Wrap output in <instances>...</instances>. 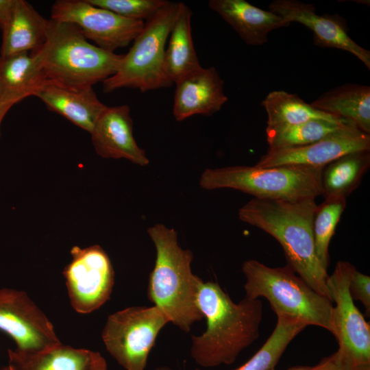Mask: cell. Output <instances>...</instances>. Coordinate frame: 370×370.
<instances>
[{
	"label": "cell",
	"instance_id": "obj_1",
	"mask_svg": "<svg viewBox=\"0 0 370 370\" xmlns=\"http://www.w3.org/2000/svg\"><path fill=\"white\" fill-rule=\"evenodd\" d=\"M197 304L207 325L203 334L192 336L190 356L199 366L231 365L259 337L263 314L260 298L245 297L235 303L218 283L203 282Z\"/></svg>",
	"mask_w": 370,
	"mask_h": 370
},
{
	"label": "cell",
	"instance_id": "obj_2",
	"mask_svg": "<svg viewBox=\"0 0 370 370\" xmlns=\"http://www.w3.org/2000/svg\"><path fill=\"white\" fill-rule=\"evenodd\" d=\"M315 199L297 201L253 198L238 210L241 221L272 236L281 245L288 265L316 292L332 300L328 274L315 251Z\"/></svg>",
	"mask_w": 370,
	"mask_h": 370
},
{
	"label": "cell",
	"instance_id": "obj_3",
	"mask_svg": "<svg viewBox=\"0 0 370 370\" xmlns=\"http://www.w3.org/2000/svg\"><path fill=\"white\" fill-rule=\"evenodd\" d=\"M147 232L156 251L155 265L149 278L147 298L165 313L170 323L189 332L195 323L204 319L197 304L204 281L192 272L193 254L179 245L177 232L173 228L156 223Z\"/></svg>",
	"mask_w": 370,
	"mask_h": 370
},
{
	"label": "cell",
	"instance_id": "obj_4",
	"mask_svg": "<svg viewBox=\"0 0 370 370\" xmlns=\"http://www.w3.org/2000/svg\"><path fill=\"white\" fill-rule=\"evenodd\" d=\"M32 53L48 79L74 88L103 82L116 73L123 56L91 44L75 24L51 18L45 42Z\"/></svg>",
	"mask_w": 370,
	"mask_h": 370
},
{
	"label": "cell",
	"instance_id": "obj_5",
	"mask_svg": "<svg viewBox=\"0 0 370 370\" xmlns=\"http://www.w3.org/2000/svg\"><path fill=\"white\" fill-rule=\"evenodd\" d=\"M245 297H264L273 312L332 332V301L316 292L288 265L270 267L254 259L245 261Z\"/></svg>",
	"mask_w": 370,
	"mask_h": 370
},
{
	"label": "cell",
	"instance_id": "obj_6",
	"mask_svg": "<svg viewBox=\"0 0 370 370\" xmlns=\"http://www.w3.org/2000/svg\"><path fill=\"white\" fill-rule=\"evenodd\" d=\"M323 169L302 165L207 168L199 185L207 190L234 189L261 199H315L321 195Z\"/></svg>",
	"mask_w": 370,
	"mask_h": 370
},
{
	"label": "cell",
	"instance_id": "obj_7",
	"mask_svg": "<svg viewBox=\"0 0 370 370\" xmlns=\"http://www.w3.org/2000/svg\"><path fill=\"white\" fill-rule=\"evenodd\" d=\"M179 8L180 2L168 1L147 20L129 51L123 55L116 73L103 82V92L122 88L146 92L172 85L164 70V53Z\"/></svg>",
	"mask_w": 370,
	"mask_h": 370
},
{
	"label": "cell",
	"instance_id": "obj_8",
	"mask_svg": "<svg viewBox=\"0 0 370 370\" xmlns=\"http://www.w3.org/2000/svg\"><path fill=\"white\" fill-rule=\"evenodd\" d=\"M170 323L158 306H131L107 318L101 338L107 351L126 370H145L157 336Z\"/></svg>",
	"mask_w": 370,
	"mask_h": 370
},
{
	"label": "cell",
	"instance_id": "obj_9",
	"mask_svg": "<svg viewBox=\"0 0 370 370\" xmlns=\"http://www.w3.org/2000/svg\"><path fill=\"white\" fill-rule=\"evenodd\" d=\"M355 267L338 261L327 279L333 306L332 334L337 340L335 355L346 370H370V326L354 304L349 283Z\"/></svg>",
	"mask_w": 370,
	"mask_h": 370
},
{
	"label": "cell",
	"instance_id": "obj_10",
	"mask_svg": "<svg viewBox=\"0 0 370 370\" xmlns=\"http://www.w3.org/2000/svg\"><path fill=\"white\" fill-rule=\"evenodd\" d=\"M72 260L64 269L68 295L73 308L88 314L110 299L114 271L106 252L98 245L71 249Z\"/></svg>",
	"mask_w": 370,
	"mask_h": 370
},
{
	"label": "cell",
	"instance_id": "obj_11",
	"mask_svg": "<svg viewBox=\"0 0 370 370\" xmlns=\"http://www.w3.org/2000/svg\"><path fill=\"white\" fill-rule=\"evenodd\" d=\"M51 18L77 25L87 40L114 53L127 47L144 27L143 21L129 19L87 0H58L51 7Z\"/></svg>",
	"mask_w": 370,
	"mask_h": 370
},
{
	"label": "cell",
	"instance_id": "obj_12",
	"mask_svg": "<svg viewBox=\"0 0 370 370\" xmlns=\"http://www.w3.org/2000/svg\"><path fill=\"white\" fill-rule=\"evenodd\" d=\"M0 330L22 350L38 351L61 343L45 313L25 292L14 288H0Z\"/></svg>",
	"mask_w": 370,
	"mask_h": 370
},
{
	"label": "cell",
	"instance_id": "obj_13",
	"mask_svg": "<svg viewBox=\"0 0 370 370\" xmlns=\"http://www.w3.org/2000/svg\"><path fill=\"white\" fill-rule=\"evenodd\" d=\"M362 150H370V134L349 124L306 145L269 149L255 165L260 167L302 165L323 168L345 154Z\"/></svg>",
	"mask_w": 370,
	"mask_h": 370
},
{
	"label": "cell",
	"instance_id": "obj_14",
	"mask_svg": "<svg viewBox=\"0 0 370 370\" xmlns=\"http://www.w3.org/2000/svg\"><path fill=\"white\" fill-rule=\"evenodd\" d=\"M269 10L290 23L297 22L310 29L314 45L347 51L370 69V51L351 38L339 19L320 16L313 5L297 0H275Z\"/></svg>",
	"mask_w": 370,
	"mask_h": 370
},
{
	"label": "cell",
	"instance_id": "obj_15",
	"mask_svg": "<svg viewBox=\"0 0 370 370\" xmlns=\"http://www.w3.org/2000/svg\"><path fill=\"white\" fill-rule=\"evenodd\" d=\"M90 134L96 153L103 158H123L143 166L149 163L145 151L134 137L127 105L106 106Z\"/></svg>",
	"mask_w": 370,
	"mask_h": 370
},
{
	"label": "cell",
	"instance_id": "obj_16",
	"mask_svg": "<svg viewBox=\"0 0 370 370\" xmlns=\"http://www.w3.org/2000/svg\"><path fill=\"white\" fill-rule=\"evenodd\" d=\"M175 84L173 114L177 121L195 114L212 115L227 101L224 82L214 66L201 67Z\"/></svg>",
	"mask_w": 370,
	"mask_h": 370
},
{
	"label": "cell",
	"instance_id": "obj_17",
	"mask_svg": "<svg viewBox=\"0 0 370 370\" xmlns=\"http://www.w3.org/2000/svg\"><path fill=\"white\" fill-rule=\"evenodd\" d=\"M35 96L49 110L62 115L89 134L106 107L97 98L92 87L74 88L48 79Z\"/></svg>",
	"mask_w": 370,
	"mask_h": 370
},
{
	"label": "cell",
	"instance_id": "obj_18",
	"mask_svg": "<svg viewBox=\"0 0 370 370\" xmlns=\"http://www.w3.org/2000/svg\"><path fill=\"white\" fill-rule=\"evenodd\" d=\"M208 6L251 45L266 43L270 32L291 24L280 16L245 0H210Z\"/></svg>",
	"mask_w": 370,
	"mask_h": 370
},
{
	"label": "cell",
	"instance_id": "obj_19",
	"mask_svg": "<svg viewBox=\"0 0 370 370\" xmlns=\"http://www.w3.org/2000/svg\"><path fill=\"white\" fill-rule=\"evenodd\" d=\"M48 19L27 1L14 0L3 27L0 56L33 52L45 42Z\"/></svg>",
	"mask_w": 370,
	"mask_h": 370
},
{
	"label": "cell",
	"instance_id": "obj_20",
	"mask_svg": "<svg viewBox=\"0 0 370 370\" xmlns=\"http://www.w3.org/2000/svg\"><path fill=\"white\" fill-rule=\"evenodd\" d=\"M47 79L36 56L29 52L0 56V99L18 103Z\"/></svg>",
	"mask_w": 370,
	"mask_h": 370
},
{
	"label": "cell",
	"instance_id": "obj_21",
	"mask_svg": "<svg viewBox=\"0 0 370 370\" xmlns=\"http://www.w3.org/2000/svg\"><path fill=\"white\" fill-rule=\"evenodd\" d=\"M92 351L58 344L38 351L9 349L8 370H91Z\"/></svg>",
	"mask_w": 370,
	"mask_h": 370
},
{
	"label": "cell",
	"instance_id": "obj_22",
	"mask_svg": "<svg viewBox=\"0 0 370 370\" xmlns=\"http://www.w3.org/2000/svg\"><path fill=\"white\" fill-rule=\"evenodd\" d=\"M191 9L180 2L178 13L171 29L164 53V70L173 84L202 67L192 36Z\"/></svg>",
	"mask_w": 370,
	"mask_h": 370
},
{
	"label": "cell",
	"instance_id": "obj_23",
	"mask_svg": "<svg viewBox=\"0 0 370 370\" xmlns=\"http://www.w3.org/2000/svg\"><path fill=\"white\" fill-rule=\"evenodd\" d=\"M314 108L346 120L370 134V87L345 84L325 92L312 101Z\"/></svg>",
	"mask_w": 370,
	"mask_h": 370
},
{
	"label": "cell",
	"instance_id": "obj_24",
	"mask_svg": "<svg viewBox=\"0 0 370 370\" xmlns=\"http://www.w3.org/2000/svg\"><path fill=\"white\" fill-rule=\"evenodd\" d=\"M370 166V150L345 154L323 167L321 195L347 198L360 185Z\"/></svg>",
	"mask_w": 370,
	"mask_h": 370
},
{
	"label": "cell",
	"instance_id": "obj_25",
	"mask_svg": "<svg viewBox=\"0 0 370 370\" xmlns=\"http://www.w3.org/2000/svg\"><path fill=\"white\" fill-rule=\"evenodd\" d=\"M267 114L266 130L299 124L310 120L322 119L334 122L347 121L318 110L297 95L274 90L262 101Z\"/></svg>",
	"mask_w": 370,
	"mask_h": 370
},
{
	"label": "cell",
	"instance_id": "obj_26",
	"mask_svg": "<svg viewBox=\"0 0 370 370\" xmlns=\"http://www.w3.org/2000/svg\"><path fill=\"white\" fill-rule=\"evenodd\" d=\"M277 317L273 332L260 349L243 365L233 370H272L288 344L308 326L305 321L299 319L285 315Z\"/></svg>",
	"mask_w": 370,
	"mask_h": 370
},
{
	"label": "cell",
	"instance_id": "obj_27",
	"mask_svg": "<svg viewBox=\"0 0 370 370\" xmlns=\"http://www.w3.org/2000/svg\"><path fill=\"white\" fill-rule=\"evenodd\" d=\"M349 121L334 122L322 119L310 120L299 124L266 130L269 149L291 148L306 145L338 130ZM355 126V125H354Z\"/></svg>",
	"mask_w": 370,
	"mask_h": 370
},
{
	"label": "cell",
	"instance_id": "obj_28",
	"mask_svg": "<svg viewBox=\"0 0 370 370\" xmlns=\"http://www.w3.org/2000/svg\"><path fill=\"white\" fill-rule=\"evenodd\" d=\"M345 207V198H328L317 205L315 210L313 219L315 251L321 266L326 271L330 263V241Z\"/></svg>",
	"mask_w": 370,
	"mask_h": 370
},
{
	"label": "cell",
	"instance_id": "obj_29",
	"mask_svg": "<svg viewBox=\"0 0 370 370\" xmlns=\"http://www.w3.org/2000/svg\"><path fill=\"white\" fill-rule=\"evenodd\" d=\"M90 4L108 10L123 17L143 21L148 20L158 12L166 0H87Z\"/></svg>",
	"mask_w": 370,
	"mask_h": 370
},
{
	"label": "cell",
	"instance_id": "obj_30",
	"mask_svg": "<svg viewBox=\"0 0 370 370\" xmlns=\"http://www.w3.org/2000/svg\"><path fill=\"white\" fill-rule=\"evenodd\" d=\"M349 291L354 300L360 301L365 308L367 313L370 312V278L355 269L350 277Z\"/></svg>",
	"mask_w": 370,
	"mask_h": 370
},
{
	"label": "cell",
	"instance_id": "obj_31",
	"mask_svg": "<svg viewBox=\"0 0 370 370\" xmlns=\"http://www.w3.org/2000/svg\"><path fill=\"white\" fill-rule=\"evenodd\" d=\"M305 368L306 370H346L338 362L335 353L323 358L317 365Z\"/></svg>",
	"mask_w": 370,
	"mask_h": 370
},
{
	"label": "cell",
	"instance_id": "obj_32",
	"mask_svg": "<svg viewBox=\"0 0 370 370\" xmlns=\"http://www.w3.org/2000/svg\"><path fill=\"white\" fill-rule=\"evenodd\" d=\"M14 0H0V29L6 22Z\"/></svg>",
	"mask_w": 370,
	"mask_h": 370
},
{
	"label": "cell",
	"instance_id": "obj_33",
	"mask_svg": "<svg viewBox=\"0 0 370 370\" xmlns=\"http://www.w3.org/2000/svg\"><path fill=\"white\" fill-rule=\"evenodd\" d=\"M91 370H108L105 358L98 352H92Z\"/></svg>",
	"mask_w": 370,
	"mask_h": 370
},
{
	"label": "cell",
	"instance_id": "obj_34",
	"mask_svg": "<svg viewBox=\"0 0 370 370\" xmlns=\"http://www.w3.org/2000/svg\"><path fill=\"white\" fill-rule=\"evenodd\" d=\"M14 104V101L0 99V126L4 116Z\"/></svg>",
	"mask_w": 370,
	"mask_h": 370
},
{
	"label": "cell",
	"instance_id": "obj_35",
	"mask_svg": "<svg viewBox=\"0 0 370 370\" xmlns=\"http://www.w3.org/2000/svg\"><path fill=\"white\" fill-rule=\"evenodd\" d=\"M154 370H172V369L167 366H160V367H156Z\"/></svg>",
	"mask_w": 370,
	"mask_h": 370
},
{
	"label": "cell",
	"instance_id": "obj_36",
	"mask_svg": "<svg viewBox=\"0 0 370 370\" xmlns=\"http://www.w3.org/2000/svg\"><path fill=\"white\" fill-rule=\"evenodd\" d=\"M289 370H306L305 367H293Z\"/></svg>",
	"mask_w": 370,
	"mask_h": 370
}]
</instances>
